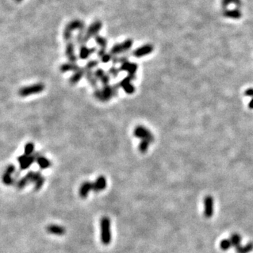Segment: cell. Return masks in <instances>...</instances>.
Masks as SVG:
<instances>
[{"instance_id": "21", "label": "cell", "mask_w": 253, "mask_h": 253, "mask_svg": "<svg viewBox=\"0 0 253 253\" xmlns=\"http://www.w3.org/2000/svg\"><path fill=\"white\" fill-rule=\"evenodd\" d=\"M97 56L103 63H108L110 61H112L113 57L110 53H107L106 49H100L98 50L97 52Z\"/></svg>"}, {"instance_id": "30", "label": "cell", "mask_w": 253, "mask_h": 253, "mask_svg": "<svg viewBox=\"0 0 253 253\" xmlns=\"http://www.w3.org/2000/svg\"><path fill=\"white\" fill-rule=\"evenodd\" d=\"M151 143L149 142L148 141L146 140H141L140 143L139 144V151L141 153H146L148 149L149 148V145H150Z\"/></svg>"}, {"instance_id": "32", "label": "cell", "mask_w": 253, "mask_h": 253, "mask_svg": "<svg viewBox=\"0 0 253 253\" xmlns=\"http://www.w3.org/2000/svg\"><path fill=\"white\" fill-rule=\"evenodd\" d=\"M229 4H235L237 6L241 5V1L240 0H222L221 1V5L223 8L228 6Z\"/></svg>"}, {"instance_id": "29", "label": "cell", "mask_w": 253, "mask_h": 253, "mask_svg": "<svg viewBox=\"0 0 253 253\" xmlns=\"http://www.w3.org/2000/svg\"><path fill=\"white\" fill-rule=\"evenodd\" d=\"M230 240L231 243H232L233 246L235 247L236 249V248L240 246L241 237H240V236L239 234H238V233H233V234H232L231 236Z\"/></svg>"}, {"instance_id": "12", "label": "cell", "mask_w": 253, "mask_h": 253, "mask_svg": "<svg viewBox=\"0 0 253 253\" xmlns=\"http://www.w3.org/2000/svg\"><path fill=\"white\" fill-rule=\"evenodd\" d=\"M205 217L207 218H209L213 216L214 212V200L211 196H208L205 197L204 200Z\"/></svg>"}, {"instance_id": "11", "label": "cell", "mask_w": 253, "mask_h": 253, "mask_svg": "<svg viewBox=\"0 0 253 253\" xmlns=\"http://www.w3.org/2000/svg\"><path fill=\"white\" fill-rule=\"evenodd\" d=\"M153 45H151L150 44H144L141 47L137 48V49H134V51H132V54L134 57L136 58H141L144 57V56H146V55L150 54L151 53L153 52Z\"/></svg>"}, {"instance_id": "18", "label": "cell", "mask_w": 253, "mask_h": 253, "mask_svg": "<svg viewBox=\"0 0 253 253\" xmlns=\"http://www.w3.org/2000/svg\"><path fill=\"white\" fill-rule=\"evenodd\" d=\"M47 232L50 234L56 235V236H63L66 233V228L63 226L56 225V224H49L46 228Z\"/></svg>"}, {"instance_id": "13", "label": "cell", "mask_w": 253, "mask_h": 253, "mask_svg": "<svg viewBox=\"0 0 253 253\" xmlns=\"http://www.w3.org/2000/svg\"><path fill=\"white\" fill-rule=\"evenodd\" d=\"M96 52H98V51L95 47L89 48L86 44L81 45L79 46V58L82 60H86L87 59L91 54H94Z\"/></svg>"}, {"instance_id": "1", "label": "cell", "mask_w": 253, "mask_h": 253, "mask_svg": "<svg viewBox=\"0 0 253 253\" xmlns=\"http://www.w3.org/2000/svg\"><path fill=\"white\" fill-rule=\"evenodd\" d=\"M120 88L119 83H115L113 85H110V84L103 85L101 89H95L94 95L96 99L101 102H105L109 101L113 96H117Z\"/></svg>"}, {"instance_id": "17", "label": "cell", "mask_w": 253, "mask_h": 253, "mask_svg": "<svg viewBox=\"0 0 253 253\" xmlns=\"http://www.w3.org/2000/svg\"><path fill=\"white\" fill-rule=\"evenodd\" d=\"M33 174V171H29V172L25 176H24V177L20 178L16 184V186L17 189H23L28 184H30Z\"/></svg>"}, {"instance_id": "23", "label": "cell", "mask_w": 253, "mask_h": 253, "mask_svg": "<svg viewBox=\"0 0 253 253\" xmlns=\"http://www.w3.org/2000/svg\"><path fill=\"white\" fill-rule=\"evenodd\" d=\"M85 78L86 80L89 82V84L92 86L93 88L97 89L98 88V79L96 78L94 73L92 71H86Z\"/></svg>"}, {"instance_id": "26", "label": "cell", "mask_w": 253, "mask_h": 253, "mask_svg": "<svg viewBox=\"0 0 253 253\" xmlns=\"http://www.w3.org/2000/svg\"><path fill=\"white\" fill-rule=\"evenodd\" d=\"M2 182L6 186H11L16 184L15 179H14L13 175L9 174L6 172H4L3 176H2Z\"/></svg>"}, {"instance_id": "24", "label": "cell", "mask_w": 253, "mask_h": 253, "mask_svg": "<svg viewBox=\"0 0 253 253\" xmlns=\"http://www.w3.org/2000/svg\"><path fill=\"white\" fill-rule=\"evenodd\" d=\"M110 53L113 56H118V55L123 54V53L125 54V51L123 49V47H122V43H119V44H115L113 45L110 50Z\"/></svg>"}, {"instance_id": "36", "label": "cell", "mask_w": 253, "mask_h": 253, "mask_svg": "<svg viewBox=\"0 0 253 253\" xmlns=\"http://www.w3.org/2000/svg\"><path fill=\"white\" fill-rule=\"evenodd\" d=\"M45 182V178L42 176L39 179H38L37 182H36L35 184V186H34V189H35V191H37L42 189V187L43 186V185H44Z\"/></svg>"}, {"instance_id": "31", "label": "cell", "mask_w": 253, "mask_h": 253, "mask_svg": "<svg viewBox=\"0 0 253 253\" xmlns=\"http://www.w3.org/2000/svg\"><path fill=\"white\" fill-rule=\"evenodd\" d=\"M98 64H99V61L98 60H90V61H89L86 63L85 66H84V67L86 68V71H92L94 68H95V67L98 66Z\"/></svg>"}, {"instance_id": "19", "label": "cell", "mask_w": 253, "mask_h": 253, "mask_svg": "<svg viewBox=\"0 0 253 253\" xmlns=\"http://www.w3.org/2000/svg\"><path fill=\"white\" fill-rule=\"evenodd\" d=\"M80 68L76 63H72V62H67L65 63H63L61 66H60V71L63 73H67V72H76Z\"/></svg>"}, {"instance_id": "38", "label": "cell", "mask_w": 253, "mask_h": 253, "mask_svg": "<svg viewBox=\"0 0 253 253\" xmlns=\"http://www.w3.org/2000/svg\"><path fill=\"white\" fill-rule=\"evenodd\" d=\"M4 172L6 173H8L9 174H11V175H13L14 174H16V168L15 167V165H12V164H10V165H9L5 169V171H4Z\"/></svg>"}, {"instance_id": "20", "label": "cell", "mask_w": 253, "mask_h": 253, "mask_svg": "<svg viewBox=\"0 0 253 253\" xmlns=\"http://www.w3.org/2000/svg\"><path fill=\"white\" fill-rule=\"evenodd\" d=\"M36 163H37L38 166H39L41 170H47V169L49 168L52 165L50 160L47 159L44 156L41 155L40 153H37V158H36Z\"/></svg>"}, {"instance_id": "25", "label": "cell", "mask_w": 253, "mask_h": 253, "mask_svg": "<svg viewBox=\"0 0 253 253\" xmlns=\"http://www.w3.org/2000/svg\"><path fill=\"white\" fill-rule=\"evenodd\" d=\"M94 40L96 44L100 47V49H106L108 47V40L105 37L98 35L94 37Z\"/></svg>"}, {"instance_id": "28", "label": "cell", "mask_w": 253, "mask_h": 253, "mask_svg": "<svg viewBox=\"0 0 253 253\" xmlns=\"http://www.w3.org/2000/svg\"><path fill=\"white\" fill-rule=\"evenodd\" d=\"M34 153H35V144L33 142H28L24 146V154L31 155Z\"/></svg>"}, {"instance_id": "6", "label": "cell", "mask_w": 253, "mask_h": 253, "mask_svg": "<svg viewBox=\"0 0 253 253\" xmlns=\"http://www.w3.org/2000/svg\"><path fill=\"white\" fill-rule=\"evenodd\" d=\"M134 136L141 140H146L151 143L154 141V136L151 133L150 130H148L145 127L138 125L134 129Z\"/></svg>"}, {"instance_id": "14", "label": "cell", "mask_w": 253, "mask_h": 253, "mask_svg": "<svg viewBox=\"0 0 253 253\" xmlns=\"http://www.w3.org/2000/svg\"><path fill=\"white\" fill-rule=\"evenodd\" d=\"M107 186L106 179L104 176H98L93 183V191L95 193H99L104 190Z\"/></svg>"}, {"instance_id": "34", "label": "cell", "mask_w": 253, "mask_h": 253, "mask_svg": "<svg viewBox=\"0 0 253 253\" xmlns=\"http://www.w3.org/2000/svg\"><path fill=\"white\" fill-rule=\"evenodd\" d=\"M122 47H123L125 53H127L132 48V45H133V40L132 39H127L125 40L124 42H122Z\"/></svg>"}, {"instance_id": "4", "label": "cell", "mask_w": 253, "mask_h": 253, "mask_svg": "<svg viewBox=\"0 0 253 253\" xmlns=\"http://www.w3.org/2000/svg\"><path fill=\"white\" fill-rule=\"evenodd\" d=\"M102 22H101L100 21H96L91 23L84 31L83 37L84 44H86L92 37L94 38L96 35H98V33L102 28Z\"/></svg>"}, {"instance_id": "10", "label": "cell", "mask_w": 253, "mask_h": 253, "mask_svg": "<svg viewBox=\"0 0 253 253\" xmlns=\"http://www.w3.org/2000/svg\"><path fill=\"white\" fill-rule=\"evenodd\" d=\"M66 55L70 62L77 63L78 56L75 54V44L73 40L67 42L66 46Z\"/></svg>"}, {"instance_id": "27", "label": "cell", "mask_w": 253, "mask_h": 253, "mask_svg": "<svg viewBox=\"0 0 253 253\" xmlns=\"http://www.w3.org/2000/svg\"><path fill=\"white\" fill-rule=\"evenodd\" d=\"M253 250V243H249L245 246H240L236 248L237 253H249Z\"/></svg>"}, {"instance_id": "41", "label": "cell", "mask_w": 253, "mask_h": 253, "mask_svg": "<svg viewBox=\"0 0 253 253\" xmlns=\"http://www.w3.org/2000/svg\"><path fill=\"white\" fill-rule=\"evenodd\" d=\"M15 1L16 2H21L23 1V0H15Z\"/></svg>"}, {"instance_id": "5", "label": "cell", "mask_w": 253, "mask_h": 253, "mask_svg": "<svg viewBox=\"0 0 253 253\" xmlns=\"http://www.w3.org/2000/svg\"><path fill=\"white\" fill-rule=\"evenodd\" d=\"M45 86L42 83H37L30 86L21 87L18 90V94L21 97H27L30 95L37 94L44 91Z\"/></svg>"}, {"instance_id": "15", "label": "cell", "mask_w": 253, "mask_h": 253, "mask_svg": "<svg viewBox=\"0 0 253 253\" xmlns=\"http://www.w3.org/2000/svg\"><path fill=\"white\" fill-rule=\"evenodd\" d=\"M93 190V183L90 181H86L81 184L79 189V195L82 199L86 198L90 191Z\"/></svg>"}, {"instance_id": "40", "label": "cell", "mask_w": 253, "mask_h": 253, "mask_svg": "<svg viewBox=\"0 0 253 253\" xmlns=\"http://www.w3.org/2000/svg\"><path fill=\"white\" fill-rule=\"evenodd\" d=\"M249 108H250V109H253V98H252V99L251 100V101H250V103H249Z\"/></svg>"}, {"instance_id": "35", "label": "cell", "mask_w": 253, "mask_h": 253, "mask_svg": "<svg viewBox=\"0 0 253 253\" xmlns=\"http://www.w3.org/2000/svg\"><path fill=\"white\" fill-rule=\"evenodd\" d=\"M231 247H233L232 243H231L230 239H224L221 240V242L220 243V247L222 250H228L229 248Z\"/></svg>"}, {"instance_id": "22", "label": "cell", "mask_w": 253, "mask_h": 253, "mask_svg": "<svg viewBox=\"0 0 253 253\" xmlns=\"http://www.w3.org/2000/svg\"><path fill=\"white\" fill-rule=\"evenodd\" d=\"M223 15L226 18H231V19H239L242 16V13L238 9H226L223 11Z\"/></svg>"}, {"instance_id": "39", "label": "cell", "mask_w": 253, "mask_h": 253, "mask_svg": "<svg viewBox=\"0 0 253 253\" xmlns=\"http://www.w3.org/2000/svg\"><path fill=\"white\" fill-rule=\"evenodd\" d=\"M245 94L247 96H251V97H253V88L247 89V90L245 91Z\"/></svg>"}, {"instance_id": "7", "label": "cell", "mask_w": 253, "mask_h": 253, "mask_svg": "<svg viewBox=\"0 0 253 253\" xmlns=\"http://www.w3.org/2000/svg\"><path fill=\"white\" fill-rule=\"evenodd\" d=\"M37 153H35L33 155H28L25 154L21 155L17 158V161L19 163V167L20 170L23 171L26 170L30 167V166L33 165L34 162H36V158H37Z\"/></svg>"}, {"instance_id": "8", "label": "cell", "mask_w": 253, "mask_h": 253, "mask_svg": "<svg viewBox=\"0 0 253 253\" xmlns=\"http://www.w3.org/2000/svg\"><path fill=\"white\" fill-rule=\"evenodd\" d=\"M120 71H125L127 72L128 75H127L131 77L132 79H134V80L136 79V73L137 69H138V66H137L136 63L133 62H130V61H127L123 63L120 64Z\"/></svg>"}, {"instance_id": "3", "label": "cell", "mask_w": 253, "mask_h": 253, "mask_svg": "<svg viewBox=\"0 0 253 253\" xmlns=\"http://www.w3.org/2000/svg\"><path fill=\"white\" fill-rule=\"evenodd\" d=\"M101 240L104 245H109L111 242L110 220L108 217H103L100 220Z\"/></svg>"}, {"instance_id": "16", "label": "cell", "mask_w": 253, "mask_h": 253, "mask_svg": "<svg viewBox=\"0 0 253 253\" xmlns=\"http://www.w3.org/2000/svg\"><path fill=\"white\" fill-rule=\"evenodd\" d=\"M86 73V70L85 67H80L78 71L75 72V73L72 75L71 78L69 79V82L71 83L72 85H75L77 83H78L79 81L82 79L83 77H85V75Z\"/></svg>"}, {"instance_id": "37", "label": "cell", "mask_w": 253, "mask_h": 253, "mask_svg": "<svg viewBox=\"0 0 253 253\" xmlns=\"http://www.w3.org/2000/svg\"><path fill=\"white\" fill-rule=\"evenodd\" d=\"M94 73L96 78H97L98 80H99V81L105 75H106V73H105L104 70L102 68H100V67L96 68L95 71H94Z\"/></svg>"}, {"instance_id": "9", "label": "cell", "mask_w": 253, "mask_h": 253, "mask_svg": "<svg viewBox=\"0 0 253 253\" xmlns=\"http://www.w3.org/2000/svg\"><path fill=\"white\" fill-rule=\"evenodd\" d=\"M134 80V79H132L131 77L127 75L119 82L120 88H122L127 94H132L135 92V90H136L134 86L132 84V82Z\"/></svg>"}, {"instance_id": "33", "label": "cell", "mask_w": 253, "mask_h": 253, "mask_svg": "<svg viewBox=\"0 0 253 253\" xmlns=\"http://www.w3.org/2000/svg\"><path fill=\"white\" fill-rule=\"evenodd\" d=\"M120 71L119 67H117L115 65H113V66L111 67H110V68L108 69V74L114 78H117L120 74Z\"/></svg>"}, {"instance_id": "2", "label": "cell", "mask_w": 253, "mask_h": 253, "mask_svg": "<svg viewBox=\"0 0 253 253\" xmlns=\"http://www.w3.org/2000/svg\"><path fill=\"white\" fill-rule=\"evenodd\" d=\"M75 30L85 31V24L80 20H73L68 23L65 27L63 30V38L66 42L72 40L73 33Z\"/></svg>"}]
</instances>
